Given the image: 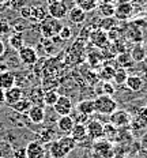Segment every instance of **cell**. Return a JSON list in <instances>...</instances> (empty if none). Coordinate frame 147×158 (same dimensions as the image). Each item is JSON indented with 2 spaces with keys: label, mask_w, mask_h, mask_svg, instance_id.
I'll list each match as a JSON object with an SVG mask.
<instances>
[{
  "label": "cell",
  "mask_w": 147,
  "mask_h": 158,
  "mask_svg": "<svg viewBox=\"0 0 147 158\" xmlns=\"http://www.w3.org/2000/svg\"><path fill=\"white\" fill-rule=\"evenodd\" d=\"M90 41L100 49L106 48L108 42H109V40H108V33L105 30H102V29H98V30H96L94 33H91Z\"/></svg>",
  "instance_id": "cell-14"
},
{
  "label": "cell",
  "mask_w": 147,
  "mask_h": 158,
  "mask_svg": "<svg viewBox=\"0 0 147 158\" xmlns=\"http://www.w3.org/2000/svg\"><path fill=\"white\" fill-rule=\"evenodd\" d=\"M131 0H114V3H117V4H121V3H128Z\"/></svg>",
  "instance_id": "cell-46"
},
{
  "label": "cell",
  "mask_w": 147,
  "mask_h": 158,
  "mask_svg": "<svg viewBox=\"0 0 147 158\" xmlns=\"http://www.w3.org/2000/svg\"><path fill=\"white\" fill-rule=\"evenodd\" d=\"M31 7V11H30V18L29 21L33 22V23H41L45 18L48 16V11L45 7L37 4V6H30Z\"/></svg>",
  "instance_id": "cell-15"
},
{
  "label": "cell",
  "mask_w": 147,
  "mask_h": 158,
  "mask_svg": "<svg viewBox=\"0 0 147 158\" xmlns=\"http://www.w3.org/2000/svg\"><path fill=\"white\" fill-rule=\"evenodd\" d=\"M93 149H94V153H97L98 156H101L102 158H112L114 156V149H113L112 142L104 139V138L94 140Z\"/></svg>",
  "instance_id": "cell-4"
},
{
  "label": "cell",
  "mask_w": 147,
  "mask_h": 158,
  "mask_svg": "<svg viewBox=\"0 0 147 158\" xmlns=\"http://www.w3.org/2000/svg\"><path fill=\"white\" fill-rule=\"evenodd\" d=\"M14 157H15V158H26V151H25V149H19V150H15V153H14Z\"/></svg>",
  "instance_id": "cell-43"
},
{
  "label": "cell",
  "mask_w": 147,
  "mask_h": 158,
  "mask_svg": "<svg viewBox=\"0 0 147 158\" xmlns=\"http://www.w3.org/2000/svg\"><path fill=\"white\" fill-rule=\"evenodd\" d=\"M72 101L67 95H59V100L53 105V110L56 112L57 116H70L72 113Z\"/></svg>",
  "instance_id": "cell-6"
},
{
  "label": "cell",
  "mask_w": 147,
  "mask_h": 158,
  "mask_svg": "<svg viewBox=\"0 0 147 158\" xmlns=\"http://www.w3.org/2000/svg\"><path fill=\"white\" fill-rule=\"evenodd\" d=\"M11 108L15 112H18V113L25 114V113H27L29 109L31 108V102H30V100H27V98H21V100H19L18 102H15Z\"/></svg>",
  "instance_id": "cell-26"
},
{
  "label": "cell",
  "mask_w": 147,
  "mask_h": 158,
  "mask_svg": "<svg viewBox=\"0 0 147 158\" xmlns=\"http://www.w3.org/2000/svg\"><path fill=\"white\" fill-rule=\"evenodd\" d=\"M94 106H96V113L98 114H105L109 116L112 114L116 109H119L117 106V101L113 97L106 94H101L94 100Z\"/></svg>",
  "instance_id": "cell-1"
},
{
  "label": "cell",
  "mask_w": 147,
  "mask_h": 158,
  "mask_svg": "<svg viewBox=\"0 0 147 158\" xmlns=\"http://www.w3.org/2000/svg\"><path fill=\"white\" fill-rule=\"evenodd\" d=\"M116 61L119 64V67H123V68H128V67H132L135 61L131 59V56L127 53V52H123V53H119L116 56Z\"/></svg>",
  "instance_id": "cell-28"
},
{
  "label": "cell",
  "mask_w": 147,
  "mask_h": 158,
  "mask_svg": "<svg viewBox=\"0 0 147 158\" xmlns=\"http://www.w3.org/2000/svg\"><path fill=\"white\" fill-rule=\"evenodd\" d=\"M7 6L10 8L18 10V11H19L22 7H25V6H26V0H8Z\"/></svg>",
  "instance_id": "cell-37"
},
{
  "label": "cell",
  "mask_w": 147,
  "mask_h": 158,
  "mask_svg": "<svg viewBox=\"0 0 147 158\" xmlns=\"http://www.w3.org/2000/svg\"><path fill=\"white\" fill-rule=\"evenodd\" d=\"M12 86H15V75L10 71H2L0 72V90L6 91Z\"/></svg>",
  "instance_id": "cell-18"
},
{
  "label": "cell",
  "mask_w": 147,
  "mask_h": 158,
  "mask_svg": "<svg viewBox=\"0 0 147 158\" xmlns=\"http://www.w3.org/2000/svg\"><path fill=\"white\" fill-rule=\"evenodd\" d=\"M117 132H119V128H116L113 124L106 123V126H104V138L106 140H109V142L117 139V135H116Z\"/></svg>",
  "instance_id": "cell-30"
},
{
  "label": "cell",
  "mask_w": 147,
  "mask_h": 158,
  "mask_svg": "<svg viewBox=\"0 0 147 158\" xmlns=\"http://www.w3.org/2000/svg\"><path fill=\"white\" fill-rule=\"evenodd\" d=\"M10 30H11V23L6 19L0 18V35L7 34V33H10Z\"/></svg>",
  "instance_id": "cell-39"
},
{
  "label": "cell",
  "mask_w": 147,
  "mask_h": 158,
  "mask_svg": "<svg viewBox=\"0 0 147 158\" xmlns=\"http://www.w3.org/2000/svg\"><path fill=\"white\" fill-rule=\"evenodd\" d=\"M29 120L33 124H41L45 120V109L42 105H31V108L27 112Z\"/></svg>",
  "instance_id": "cell-11"
},
{
  "label": "cell",
  "mask_w": 147,
  "mask_h": 158,
  "mask_svg": "<svg viewBox=\"0 0 147 158\" xmlns=\"http://www.w3.org/2000/svg\"><path fill=\"white\" fill-rule=\"evenodd\" d=\"M114 0H98V4H112Z\"/></svg>",
  "instance_id": "cell-45"
},
{
  "label": "cell",
  "mask_w": 147,
  "mask_h": 158,
  "mask_svg": "<svg viewBox=\"0 0 147 158\" xmlns=\"http://www.w3.org/2000/svg\"><path fill=\"white\" fill-rule=\"evenodd\" d=\"M26 158H47V150L40 140H31L25 147Z\"/></svg>",
  "instance_id": "cell-8"
},
{
  "label": "cell",
  "mask_w": 147,
  "mask_h": 158,
  "mask_svg": "<svg viewBox=\"0 0 147 158\" xmlns=\"http://www.w3.org/2000/svg\"><path fill=\"white\" fill-rule=\"evenodd\" d=\"M131 59H132L135 63H139V61H143L146 59V49L142 47V45L136 44L135 47L132 48V52H131Z\"/></svg>",
  "instance_id": "cell-27"
},
{
  "label": "cell",
  "mask_w": 147,
  "mask_h": 158,
  "mask_svg": "<svg viewBox=\"0 0 147 158\" xmlns=\"http://www.w3.org/2000/svg\"><path fill=\"white\" fill-rule=\"evenodd\" d=\"M57 140L60 142V144L63 146V149L65 150V153H67L68 156H70V154L74 151L75 147H76V142H75L70 135H64L63 138H60V139H57Z\"/></svg>",
  "instance_id": "cell-25"
},
{
  "label": "cell",
  "mask_w": 147,
  "mask_h": 158,
  "mask_svg": "<svg viewBox=\"0 0 147 158\" xmlns=\"http://www.w3.org/2000/svg\"><path fill=\"white\" fill-rule=\"evenodd\" d=\"M8 0H0V4H7Z\"/></svg>",
  "instance_id": "cell-48"
},
{
  "label": "cell",
  "mask_w": 147,
  "mask_h": 158,
  "mask_svg": "<svg viewBox=\"0 0 147 158\" xmlns=\"http://www.w3.org/2000/svg\"><path fill=\"white\" fill-rule=\"evenodd\" d=\"M113 75H114V67L112 65H102L100 68V71L97 72V77L101 79L102 82H110L113 81Z\"/></svg>",
  "instance_id": "cell-23"
},
{
  "label": "cell",
  "mask_w": 147,
  "mask_h": 158,
  "mask_svg": "<svg viewBox=\"0 0 147 158\" xmlns=\"http://www.w3.org/2000/svg\"><path fill=\"white\" fill-rule=\"evenodd\" d=\"M133 12V6L131 4V2L128 3H121V4L116 6V12H114V16L119 21H127L128 18H131Z\"/></svg>",
  "instance_id": "cell-13"
},
{
  "label": "cell",
  "mask_w": 147,
  "mask_h": 158,
  "mask_svg": "<svg viewBox=\"0 0 147 158\" xmlns=\"http://www.w3.org/2000/svg\"><path fill=\"white\" fill-rule=\"evenodd\" d=\"M55 2H57V0H47L48 4H51V3H55Z\"/></svg>",
  "instance_id": "cell-49"
},
{
  "label": "cell",
  "mask_w": 147,
  "mask_h": 158,
  "mask_svg": "<svg viewBox=\"0 0 147 158\" xmlns=\"http://www.w3.org/2000/svg\"><path fill=\"white\" fill-rule=\"evenodd\" d=\"M97 8L102 18H112V16H114V12H116V6L113 3L112 4H98Z\"/></svg>",
  "instance_id": "cell-29"
},
{
  "label": "cell",
  "mask_w": 147,
  "mask_h": 158,
  "mask_svg": "<svg viewBox=\"0 0 147 158\" xmlns=\"http://www.w3.org/2000/svg\"><path fill=\"white\" fill-rule=\"evenodd\" d=\"M75 6L82 8L84 12H91L97 10L98 0H75Z\"/></svg>",
  "instance_id": "cell-24"
},
{
  "label": "cell",
  "mask_w": 147,
  "mask_h": 158,
  "mask_svg": "<svg viewBox=\"0 0 147 158\" xmlns=\"http://www.w3.org/2000/svg\"><path fill=\"white\" fill-rule=\"evenodd\" d=\"M59 37H60L61 41H67V40H70L71 37H72V29L70 27V26H64L63 25V27H61V30L59 31Z\"/></svg>",
  "instance_id": "cell-36"
},
{
  "label": "cell",
  "mask_w": 147,
  "mask_h": 158,
  "mask_svg": "<svg viewBox=\"0 0 147 158\" xmlns=\"http://www.w3.org/2000/svg\"><path fill=\"white\" fill-rule=\"evenodd\" d=\"M4 102L10 105V106H12L15 102H18L21 98H23V91H22V89L21 87H18V86H12L11 89H8V90H6L4 91Z\"/></svg>",
  "instance_id": "cell-10"
},
{
  "label": "cell",
  "mask_w": 147,
  "mask_h": 158,
  "mask_svg": "<svg viewBox=\"0 0 147 158\" xmlns=\"http://www.w3.org/2000/svg\"><path fill=\"white\" fill-rule=\"evenodd\" d=\"M8 44L10 47L15 51H19L22 47L25 45V38H23V33H16L14 31L8 38Z\"/></svg>",
  "instance_id": "cell-22"
},
{
  "label": "cell",
  "mask_w": 147,
  "mask_h": 158,
  "mask_svg": "<svg viewBox=\"0 0 147 158\" xmlns=\"http://www.w3.org/2000/svg\"><path fill=\"white\" fill-rule=\"evenodd\" d=\"M49 156L51 158H67L68 154L65 153L59 140H52L49 142Z\"/></svg>",
  "instance_id": "cell-19"
},
{
  "label": "cell",
  "mask_w": 147,
  "mask_h": 158,
  "mask_svg": "<svg viewBox=\"0 0 147 158\" xmlns=\"http://www.w3.org/2000/svg\"><path fill=\"white\" fill-rule=\"evenodd\" d=\"M114 25H116V19L113 18H104L102 21L100 22V29H102V30L105 31H109L110 29L114 27Z\"/></svg>",
  "instance_id": "cell-34"
},
{
  "label": "cell",
  "mask_w": 147,
  "mask_h": 158,
  "mask_svg": "<svg viewBox=\"0 0 147 158\" xmlns=\"http://www.w3.org/2000/svg\"><path fill=\"white\" fill-rule=\"evenodd\" d=\"M70 136L72 138L75 142H83L84 139H87V128L86 124H80V123H75L72 130L70 132Z\"/></svg>",
  "instance_id": "cell-16"
},
{
  "label": "cell",
  "mask_w": 147,
  "mask_h": 158,
  "mask_svg": "<svg viewBox=\"0 0 147 158\" xmlns=\"http://www.w3.org/2000/svg\"><path fill=\"white\" fill-rule=\"evenodd\" d=\"M63 25L59 19H55V18H51V16H47L44 21L40 23V33L44 38H53L55 35L59 34V31L61 30Z\"/></svg>",
  "instance_id": "cell-2"
},
{
  "label": "cell",
  "mask_w": 147,
  "mask_h": 158,
  "mask_svg": "<svg viewBox=\"0 0 147 158\" xmlns=\"http://www.w3.org/2000/svg\"><path fill=\"white\" fill-rule=\"evenodd\" d=\"M128 78V71L123 67H117L114 68V75H113V81L116 82L117 85H124Z\"/></svg>",
  "instance_id": "cell-31"
},
{
  "label": "cell",
  "mask_w": 147,
  "mask_h": 158,
  "mask_svg": "<svg viewBox=\"0 0 147 158\" xmlns=\"http://www.w3.org/2000/svg\"><path fill=\"white\" fill-rule=\"evenodd\" d=\"M30 11H31V7H30V6H25V7H22L21 10H19L21 18L26 19V21H29V18H30Z\"/></svg>",
  "instance_id": "cell-42"
},
{
  "label": "cell",
  "mask_w": 147,
  "mask_h": 158,
  "mask_svg": "<svg viewBox=\"0 0 147 158\" xmlns=\"http://www.w3.org/2000/svg\"><path fill=\"white\" fill-rule=\"evenodd\" d=\"M74 118V121L75 123H80V124H84V121H89V116H86V114H82L79 113V112H75V114L74 116H71Z\"/></svg>",
  "instance_id": "cell-41"
},
{
  "label": "cell",
  "mask_w": 147,
  "mask_h": 158,
  "mask_svg": "<svg viewBox=\"0 0 147 158\" xmlns=\"http://www.w3.org/2000/svg\"><path fill=\"white\" fill-rule=\"evenodd\" d=\"M4 53H6V45H4V42L0 40V57H2Z\"/></svg>",
  "instance_id": "cell-44"
},
{
  "label": "cell",
  "mask_w": 147,
  "mask_h": 158,
  "mask_svg": "<svg viewBox=\"0 0 147 158\" xmlns=\"http://www.w3.org/2000/svg\"><path fill=\"white\" fill-rule=\"evenodd\" d=\"M87 138L91 140H98L104 138V124L98 118H91L86 124Z\"/></svg>",
  "instance_id": "cell-9"
},
{
  "label": "cell",
  "mask_w": 147,
  "mask_h": 158,
  "mask_svg": "<svg viewBox=\"0 0 147 158\" xmlns=\"http://www.w3.org/2000/svg\"><path fill=\"white\" fill-rule=\"evenodd\" d=\"M108 121L110 124H113L116 128H124V127H128L132 120H131V116L127 110L116 109L112 114H109Z\"/></svg>",
  "instance_id": "cell-3"
},
{
  "label": "cell",
  "mask_w": 147,
  "mask_h": 158,
  "mask_svg": "<svg viewBox=\"0 0 147 158\" xmlns=\"http://www.w3.org/2000/svg\"><path fill=\"white\" fill-rule=\"evenodd\" d=\"M68 19H70L71 23L74 25H82L84 23V21H86V16H87V12H84L82 8H79L78 6H74V7H71L68 10Z\"/></svg>",
  "instance_id": "cell-12"
},
{
  "label": "cell",
  "mask_w": 147,
  "mask_h": 158,
  "mask_svg": "<svg viewBox=\"0 0 147 158\" xmlns=\"http://www.w3.org/2000/svg\"><path fill=\"white\" fill-rule=\"evenodd\" d=\"M124 85H125L127 89H129L131 91H139V90H142V87H143V81H142V78L136 77V75H128V78H127Z\"/></svg>",
  "instance_id": "cell-21"
},
{
  "label": "cell",
  "mask_w": 147,
  "mask_h": 158,
  "mask_svg": "<svg viewBox=\"0 0 147 158\" xmlns=\"http://www.w3.org/2000/svg\"><path fill=\"white\" fill-rule=\"evenodd\" d=\"M102 94H106V95H110V97H113V94L116 93V89L110 82H104L102 83Z\"/></svg>",
  "instance_id": "cell-38"
},
{
  "label": "cell",
  "mask_w": 147,
  "mask_h": 158,
  "mask_svg": "<svg viewBox=\"0 0 147 158\" xmlns=\"http://www.w3.org/2000/svg\"><path fill=\"white\" fill-rule=\"evenodd\" d=\"M47 11H48V15L51 16V18H55V19L61 21L63 18L67 16L68 7H67V4H65L64 0H57V2L48 4Z\"/></svg>",
  "instance_id": "cell-5"
},
{
  "label": "cell",
  "mask_w": 147,
  "mask_h": 158,
  "mask_svg": "<svg viewBox=\"0 0 147 158\" xmlns=\"http://www.w3.org/2000/svg\"><path fill=\"white\" fill-rule=\"evenodd\" d=\"M56 124H57L59 131H60L61 134L70 135L71 130H72V127L75 124V121H74V118L71 117V114H70V116H59Z\"/></svg>",
  "instance_id": "cell-17"
},
{
  "label": "cell",
  "mask_w": 147,
  "mask_h": 158,
  "mask_svg": "<svg viewBox=\"0 0 147 158\" xmlns=\"http://www.w3.org/2000/svg\"><path fill=\"white\" fill-rule=\"evenodd\" d=\"M76 110L82 114L91 116L96 113V106H94V100H83L76 105Z\"/></svg>",
  "instance_id": "cell-20"
},
{
  "label": "cell",
  "mask_w": 147,
  "mask_h": 158,
  "mask_svg": "<svg viewBox=\"0 0 147 158\" xmlns=\"http://www.w3.org/2000/svg\"><path fill=\"white\" fill-rule=\"evenodd\" d=\"M19 60L26 65H34L38 61V53L33 47L30 45H23L21 49L18 51Z\"/></svg>",
  "instance_id": "cell-7"
},
{
  "label": "cell",
  "mask_w": 147,
  "mask_h": 158,
  "mask_svg": "<svg viewBox=\"0 0 147 158\" xmlns=\"http://www.w3.org/2000/svg\"><path fill=\"white\" fill-rule=\"evenodd\" d=\"M49 158H51V157H49Z\"/></svg>",
  "instance_id": "cell-51"
},
{
  "label": "cell",
  "mask_w": 147,
  "mask_h": 158,
  "mask_svg": "<svg viewBox=\"0 0 147 158\" xmlns=\"http://www.w3.org/2000/svg\"><path fill=\"white\" fill-rule=\"evenodd\" d=\"M25 21L26 19H23V18H21L19 21H15L14 23H12V26L11 27L14 29V30L16 31V33H23V30L26 29V25H25Z\"/></svg>",
  "instance_id": "cell-40"
},
{
  "label": "cell",
  "mask_w": 147,
  "mask_h": 158,
  "mask_svg": "<svg viewBox=\"0 0 147 158\" xmlns=\"http://www.w3.org/2000/svg\"><path fill=\"white\" fill-rule=\"evenodd\" d=\"M30 102H44V91L41 90V89H33L31 93H30Z\"/></svg>",
  "instance_id": "cell-35"
},
{
  "label": "cell",
  "mask_w": 147,
  "mask_h": 158,
  "mask_svg": "<svg viewBox=\"0 0 147 158\" xmlns=\"http://www.w3.org/2000/svg\"><path fill=\"white\" fill-rule=\"evenodd\" d=\"M102 60H104V55L100 53V52L93 51L87 55V61H89V64L91 65V67H98Z\"/></svg>",
  "instance_id": "cell-33"
},
{
  "label": "cell",
  "mask_w": 147,
  "mask_h": 158,
  "mask_svg": "<svg viewBox=\"0 0 147 158\" xmlns=\"http://www.w3.org/2000/svg\"><path fill=\"white\" fill-rule=\"evenodd\" d=\"M59 94L56 90H48V91H45L44 93V104L47 105V106H51V108H53V105L56 104V101L59 100Z\"/></svg>",
  "instance_id": "cell-32"
},
{
  "label": "cell",
  "mask_w": 147,
  "mask_h": 158,
  "mask_svg": "<svg viewBox=\"0 0 147 158\" xmlns=\"http://www.w3.org/2000/svg\"><path fill=\"white\" fill-rule=\"evenodd\" d=\"M91 158H102V157H101V156H98L97 153H94V154H93V157H91Z\"/></svg>",
  "instance_id": "cell-47"
},
{
  "label": "cell",
  "mask_w": 147,
  "mask_h": 158,
  "mask_svg": "<svg viewBox=\"0 0 147 158\" xmlns=\"http://www.w3.org/2000/svg\"><path fill=\"white\" fill-rule=\"evenodd\" d=\"M0 158H3V157H0Z\"/></svg>",
  "instance_id": "cell-50"
}]
</instances>
